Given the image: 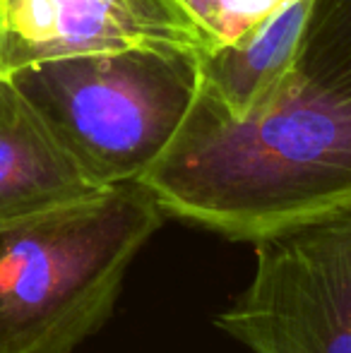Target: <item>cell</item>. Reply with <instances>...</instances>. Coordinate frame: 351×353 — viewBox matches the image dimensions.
Returning a JSON list of instances; mask_svg holds the SVG:
<instances>
[{
	"label": "cell",
	"mask_w": 351,
	"mask_h": 353,
	"mask_svg": "<svg viewBox=\"0 0 351 353\" xmlns=\"http://www.w3.org/2000/svg\"><path fill=\"white\" fill-rule=\"evenodd\" d=\"M166 216L229 241L351 214V99L301 70L255 111L229 116L205 92L140 178Z\"/></svg>",
	"instance_id": "cell-1"
},
{
	"label": "cell",
	"mask_w": 351,
	"mask_h": 353,
	"mask_svg": "<svg viewBox=\"0 0 351 353\" xmlns=\"http://www.w3.org/2000/svg\"><path fill=\"white\" fill-rule=\"evenodd\" d=\"M140 181L0 223V353H75L166 221Z\"/></svg>",
	"instance_id": "cell-2"
},
{
	"label": "cell",
	"mask_w": 351,
	"mask_h": 353,
	"mask_svg": "<svg viewBox=\"0 0 351 353\" xmlns=\"http://www.w3.org/2000/svg\"><path fill=\"white\" fill-rule=\"evenodd\" d=\"M14 87L99 188L140 181L200 94V51L130 43L19 68Z\"/></svg>",
	"instance_id": "cell-3"
},
{
	"label": "cell",
	"mask_w": 351,
	"mask_h": 353,
	"mask_svg": "<svg viewBox=\"0 0 351 353\" xmlns=\"http://www.w3.org/2000/svg\"><path fill=\"white\" fill-rule=\"evenodd\" d=\"M253 245V279L214 325L253 353H351V214Z\"/></svg>",
	"instance_id": "cell-4"
},
{
	"label": "cell",
	"mask_w": 351,
	"mask_h": 353,
	"mask_svg": "<svg viewBox=\"0 0 351 353\" xmlns=\"http://www.w3.org/2000/svg\"><path fill=\"white\" fill-rule=\"evenodd\" d=\"M130 43L210 48L178 0H0V77L51 58Z\"/></svg>",
	"instance_id": "cell-5"
},
{
	"label": "cell",
	"mask_w": 351,
	"mask_h": 353,
	"mask_svg": "<svg viewBox=\"0 0 351 353\" xmlns=\"http://www.w3.org/2000/svg\"><path fill=\"white\" fill-rule=\"evenodd\" d=\"M97 190L12 79L0 77V223Z\"/></svg>",
	"instance_id": "cell-6"
},
{
	"label": "cell",
	"mask_w": 351,
	"mask_h": 353,
	"mask_svg": "<svg viewBox=\"0 0 351 353\" xmlns=\"http://www.w3.org/2000/svg\"><path fill=\"white\" fill-rule=\"evenodd\" d=\"M315 0H291L243 39L200 51V92L229 116H245L299 70Z\"/></svg>",
	"instance_id": "cell-7"
},
{
	"label": "cell",
	"mask_w": 351,
	"mask_h": 353,
	"mask_svg": "<svg viewBox=\"0 0 351 353\" xmlns=\"http://www.w3.org/2000/svg\"><path fill=\"white\" fill-rule=\"evenodd\" d=\"M299 70L318 87L351 99V0H315Z\"/></svg>",
	"instance_id": "cell-8"
},
{
	"label": "cell",
	"mask_w": 351,
	"mask_h": 353,
	"mask_svg": "<svg viewBox=\"0 0 351 353\" xmlns=\"http://www.w3.org/2000/svg\"><path fill=\"white\" fill-rule=\"evenodd\" d=\"M212 46L243 39L291 0H178Z\"/></svg>",
	"instance_id": "cell-9"
}]
</instances>
